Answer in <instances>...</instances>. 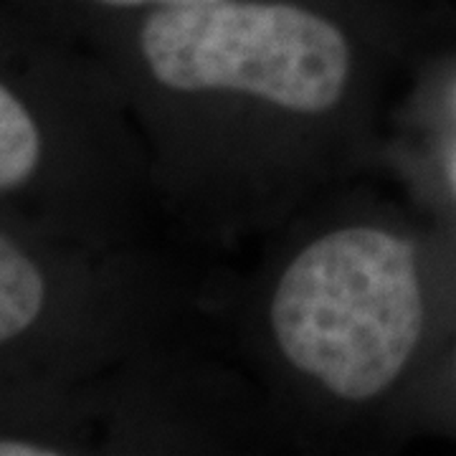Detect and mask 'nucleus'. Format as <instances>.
<instances>
[{"instance_id":"f257e3e1","label":"nucleus","mask_w":456,"mask_h":456,"mask_svg":"<svg viewBox=\"0 0 456 456\" xmlns=\"http://www.w3.org/2000/svg\"><path fill=\"white\" fill-rule=\"evenodd\" d=\"M272 327L294 368L345 401L383 393L424 330L413 246L388 231L340 228L289 264Z\"/></svg>"},{"instance_id":"f03ea898","label":"nucleus","mask_w":456,"mask_h":456,"mask_svg":"<svg viewBox=\"0 0 456 456\" xmlns=\"http://www.w3.org/2000/svg\"><path fill=\"white\" fill-rule=\"evenodd\" d=\"M142 53L170 89L246 92L302 114L335 107L350 77V46L340 28L289 3L158 8L142 26Z\"/></svg>"},{"instance_id":"7ed1b4c3","label":"nucleus","mask_w":456,"mask_h":456,"mask_svg":"<svg viewBox=\"0 0 456 456\" xmlns=\"http://www.w3.org/2000/svg\"><path fill=\"white\" fill-rule=\"evenodd\" d=\"M46 302L41 272L8 236L0 233V345L36 322Z\"/></svg>"},{"instance_id":"20e7f679","label":"nucleus","mask_w":456,"mask_h":456,"mask_svg":"<svg viewBox=\"0 0 456 456\" xmlns=\"http://www.w3.org/2000/svg\"><path fill=\"white\" fill-rule=\"evenodd\" d=\"M41 160V137L28 110L0 84V193L23 185Z\"/></svg>"},{"instance_id":"39448f33","label":"nucleus","mask_w":456,"mask_h":456,"mask_svg":"<svg viewBox=\"0 0 456 456\" xmlns=\"http://www.w3.org/2000/svg\"><path fill=\"white\" fill-rule=\"evenodd\" d=\"M53 454L51 449H44L38 444H26V441L0 439V456H46Z\"/></svg>"},{"instance_id":"423d86ee","label":"nucleus","mask_w":456,"mask_h":456,"mask_svg":"<svg viewBox=\"0 0 456 456\" xmlns=\"http://www.w3.org/2000/svg\"><path fill=\"white\" fill-rule=\"evenodd\" d=\"M102 5H112V8H137V5H160V8H170V5H193V3H211V0H97Z\"/></svg>"},{"instance_id":"0eeeda50","label":"nucleus","mask_w":456,"mask_h":456,"mask_svg":"<svg viewBox=\"0 0 456 456\" xmlns=\"http://www.w3.org/2000/svg\"><path fill=\"white\" fill-rule=\"evenodd\" d=\"M454 185H456V163H454Z\"/></svg>"}]
</instances>
